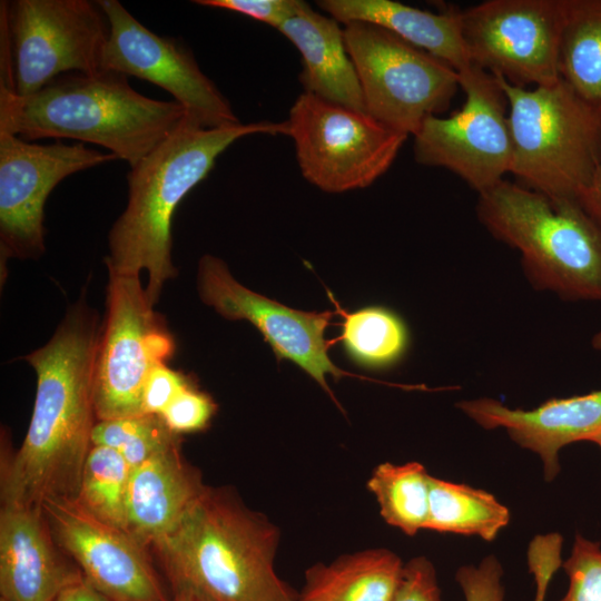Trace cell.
<instances>
[{
    "instance_id": "15",
    "label": "cell",
    "mask_w": 601,
    "mask_h": 601,
    "mask_svg": "<svg viewBox=\"0 0 601 601\" xmlns=\"http://www.w3.org/2000/svg\"><path fill=\"white\" fill-rule=\"evenodd\" d=\"M41 508L60 550L109 601H171L148 548L130 533L97 519L76 497L48 499Z\"/></svg>"
},
{
    "instance_id": "38",
    "label": "cell",
    "mask_w": 601,
    "mask_h": 601,
    "mask_svg": "<svg viewBox=\"0 0 601 601\" xmlns=\"http://www.w3.org/2000/svg\"><path fill=\"white\" fill-rule=\"evenodd\" d=\"M171 601H198V600L184 598V597H173Z\"/></svg>"
},
{
    "instance_id": "14",
    "label": "cell",
    "mask_w": 601,
    "mask_h": 601,
    "mask_svg": "<svg viewBox=\"0 0 601 601\" xmlns=\"http://www.w3.org/2000/svg\"><path fill=\"white\" fill-rule=\"evenodd\" d=\"M97 3L109 23L101 69L134 76L162 88L184 107L189 119L204 128L242 124L181 41L152 32L117 0H98Z\"/></svg>"
},
{
    "instance_id": "31",
    "label": "cell",
    "mask_w": 601,
    "mask_h": 601,
    "mask_svg": "<svg viewBox=\"0 0 601 601\" xmlns=\"http://www.w3.org/2000/svg\"><path fill=\"white\" fill-rule=\"evenodd\" d=\"M503 570L499 560L489 555L479 565H463L455 575L465 601H503Z\"/></svg>"
},
{
    "instance_id": "24",
    "label": "cell",
    "mask_w": 601,
    "mask_h": 601,
    "mask_svg": "<svg viewBox=\"0 0 601 601\" xmlns=\"http://www.w3.org/2000/svg\"><path fill=\"white\" fill-rule=\"evenodd\" d=\"M509 522V509L491 493L431 475L425 529L491 542Z\"/></svg>"
},
{
    "instance_id": "27",
    "label": "cell",
    "mask_w": 601,
    "mask_h": 601,
    "mask_svg": "<svg viewBox=\"0 0 601 601\" xmlns=\"http://www.w3.org/2000/svg\"><path fill=\"white\" fill-rule=\"evenodd\" d=\"M131 467L115 450L92 445L77 501L97 519L128 532L127 499Z\"/></svg>"
},
{
    "instance_id": "39",
    "label": "cell",
    "mask_w": 601,
    "mask_h": 601,
    "mask_svg": "<svg viewBox=\"0 0 601 601\" xmlns=\"http://www.w3.org/2000/svg\"><path fill=\"white\" fill-rule=\"evenodd\" d=\"M592 443H595L601 449V435L598 436Z\"/></svg>"
},
{
    "instance_id": "17",
    "label": "cell",
    "mask_w": 601,
    "mask_h": 601,
    "mask_svg": "<svg viewBox=\"0 0 601 601\" xmlns=\"http://www.w3.org/2000/svg\"><path fill=\"white\" fill-rule=\"evenodd\" d=\"M457 407L481 427L503 428L518 445L538 454L546 481L560 472L561 449L601 435V390L550 398L532 410L511 408L490 397L464 400Z\"/></svg>"
},
{
    "instance_id": "12",
    "label": "cell",
    "mask_w": 601,
    "mask_h": 601,
    "mask_svg": "<svg viewBox=\"0 0 601 601\" xmlns=\"http://www.w3.org/2000/svg\"><path fill=\"white\" fill-rule=\"evenodd\" d=\"M564 14L565 0H487L460 10L471 65L516 87L558 82Z\"/></svg>"
},
{
    "instance_id": "6",
    "label": "cell",
    "mask_w": 601,
    "mask_h": 601,
    "mask_svg": "<svg viewBox=\"0 0 601 601\" xmlns=\"http://www.w3.org/2000/svg\"><path fill=\"white\" fill-rule=\"evenodd\" d=\"M495 78L509 106L510 173L552 200L578 203L600 158L601 112L561 78L533 89Z\"/></svg>"
},
{
    "instance_id": "18",
    "label": "cell",
    "mask_w": 601,
    "mask_h": 601,
    "mask_svg": "<svg viewBox=\"0 0 601 601\" xmlns=\"http://www.w3.org/2000/svg\"><path fill=\"white\" fill-rule=\"evenodd\" d=\"M58 549L42 508L1 504L0 598L55 601L79 573Z\"/></svg>"
},
{
    "instance_id": "32",
    "label": "cell",
    "mask_w": 601,
    "mask_h": 601,
    "mask_svg": "<svg viewBox=\"0 0 601 601\" xmlns=\"http://www.w3.org/2000/svg\"><path fill=\"white\" fill-rule=\"evenodd\" d=\"M204 7L234 11L276 29L295 16L304 6L302 0H195Z\"/></svg>"
},
{
    "instance_id": "9",
    "label": "cell",
    "mask_w": 601,
    "mask_h": 601,
    "mask_svg": "<svg viewBox=\"0 0 601 601\" xmlns=\"http://www.w3.org/2000/svg\"><path fill=\"white\" fill-rule=\"evenodd\" d=\"M302 175L327 193L365 188L393 164L408 137L362 112L300 93L286 120Z\"/></svg>"
},
{
    "instance_id": "7",
    "label": "cell",
    "mask_w": 601,
    "mask_h": 601,
    "mask_svg": "<svg viewBox=\"0 0 601 601\" xmlns=\"http://www.w3.org/2000/svg\"><path fill=\"white\" fill-rule=\"evenodd\" d=\"M343 32L373 118L408 136L449 107L460 77L445 61L374 23L352 21Z\"/></svg>"
},
{
    "instance_id": "13",
    "label": "cell",
    "mask_w": 601,
    "mask_h": 601,
    "mask_svg": "<svg viewBox=\"0 0 601 601\" xmlns=\"http://www.w3.org/2000/svg\"><path fill=\"white\" fill-rule=\"evenodd\" d=\"M115 159L82 142L41 145L0 131L1 280L8 258L45 252L43 208L52 189L70 175Z\"/></svg>"
},
{
    "instance_id": "34",
    "label": "cell",
    "mask_w": 601,
    "mask_h": 601,
    "mask_svg": "<svg viewBox=\"0 0 601 601\" xmlns=\"http://www.w3.org/2000/svg\"><path fill=\"white\" fill-rule=\"evenodd\" d=\"M190 382L183 373L159 364L149 373L141 398L142 414L161 415L175 396Z\"/></svg>"
},
{
    "instance_id": "25",
    "label": "cell",
    "mask_w": 601,
    "mask_h": 601,
    "mask_svg": "<svg viewBox=\"0 0 601 601\" xmlns=\"http://www.w3.org/2000/svg\"><path fill=\"white\" fill-rule=\"evenodd\" d=\"M430 477L418 462H385L375 467L367 487L375 495L385 522L406 535H415L425 529Z\"/></svg>"
},
{
    "instance_id": "22",
    "label": "cell",
    "mask_w": 601,
    "mask_h": 601,
    "mask_svg": "<svg viewBox=\"0 0 601 601\" xmlns=\"http://www.w3.org/2000/svg\"><path fill=\"white\" fill-rule=\"evenodd\" d=\"M403 568L402 560L385 549L344 555L309 568L297 601H391Z\"/></svg>"
},
{
    "instance_id": "11",
    "label": "cell",
    "mask_w": 601,
    "mask_h": 601,
    "mask_svg": "<svg viewBox=\"0 0 601 601\" xmlns=\"http://www.w3.org/2000/svg\"><path fill=\"white\" fill-rule=\"evenodd\" d=\"M463 107L447 118L427 117L414 136V158L442 167L479 194L510 173L512 141L506 97L495 76L471 65L459 72Z\"/></svg>"
},
{
    "instance_id": "8",
    "label": "cell",
    "mask_w": 601,
    "mask_h": 601,
    "mask_svg": "<svg viewBox=\"0 0 601 601\" xmlns=\"http://www.w3.org/2000/svg\"><path fill=\"white\" fill-rule=\"evenodd\" d=\"M0 8L14 96H30L65 73L102 70L109 23L97 1L13 0Z\"/></svg>"
},
{
    "instance_id": "16",
    "label": "cell",
    "mask_w": 601,
    "mask_h": 601,
    "mask_svg": "<svg viewBox=\"0 0 601 601\" xmlns=\"http://www.w3.org/2000/svg\"><path fill=\"white\" fill-rule=\"evenodd\" d=\"M198 292L200 299L223 317L252 323L278 361L295 363L334 400L326 375H346L329 358L333 342L325 338L335 312H302L259 295L239 284L226 264L211 255L199 260Z\"/></svg>"
},
{
    "instance_id": "26",
    "label": "cell",
    "mask_w": 601,
    "mask_h": 601,
    "mask_svg": "<svg viewBox=\"0 0 601 601\" xmlns=\"http://www.w3.org/2000/svg\"><path fill=\"white\" fill-rule=\"evenodd\" d=\"M336 312L343 316L341 339L347 355L359 366L387 368L404 355L408 334L403 321L392 311L364 307L353 313Z\"/></svg>"
},
{
    "instance_id": "23",
    "label": "cell",
    "mask_w": 601,
    "mask_h": 601,
    "mask_svg": "<svg viewBox=\"0 0 601 601\" xmlns=\"http://www.w3.org/2000/svg\"><path fill=\"white\" fill-rule=\"evenodd\" d=\"M559 75L601 112V0H565Z\"/></svg>"
},
{
    "instance_id": "29",
    "label": "cell",
    "mask_w": 601,
    "mask_h": 601,
    "mask_svg": "<svg viewBox=\"0 0 601 601\" xmlns=\"http://www.w3.org/2000/svg\"><path fill=\"white\" fill-rule=\"evenodd\" d=\"M563 569L569 578V588L560 601H601L600 542L577 534Z\"/></svg>"
},
{
    "instance_id": "21",
    "label": "cell",
    "mask_w": 601,
    "mask_h": 601,
    "mask_svg": "<svg viewBox=\"0 0 601 601\" xmlns=\"http://www.w3.org/2000/svg\"><path fill=\"white\" fill-rule=\"evenodd\" d=\"M317 6L337 22L364 21L383 27L445 61L454 70L471 66L460 27V10L435 13L393 0H321Z\"/></svg>"
},
{
    "instance_id": "10",
    "label": "cell",
    "mask_w": 601,
    "mask_h": 601,
    "mask_svg": "<svg viewBox=\"0 0 601 601\" xmlns=\"http://www.w3.org/2000/svg\"><path fill=\"white\" fill-rule=\"evenodd\" d=\"M175 343L139 276L109 274L107 317L97 351L92 397L97 421L141 413L151 370L166 364Z\"/></svg>"
},
{
    "instance_id": "33",
    "label": "cell",
    "mask_w": 601,
    "mask_h": 601,
    "mask_svg": "<svg viewBox=\"0 0 601 601\" xmlns=\"http://www.w3.org/2000/svg\"><path fill=\"white\" fill-rule=\"evenodd\" d=\"M391 601H441L436 571L428 559L418 556L404 564Z\"/></svg>"
},
{
    "instance_id": "30",
    "label": "cell",
    "mask_w": 601,
    "mask_h": 601,
    "mask_svg": "<svg viewBox=\"0 0 601 601\" xmlns=\"http://www.w3.org/2000/svg\"><path fill=\"white\" fill-rule=\"evenodd\" d=\"M216 410L217 405L211 396L190 381L166 407L161 417L168 427L179 435L205 430Z\"/></svg>"
},
{
    "instance_id": "40",
    "label": "cell",
    "mask_w": 601,
    "mask_h": 601,
    "mask_svg": "<svg viewBox=\"0 0 601 601\" xmlns=\"http://www.w3.org/2000/svg\"><path fill=\"white\" fill-rule=\"evenodd\" d=\"M0 601H6L4 599L0 598Z\"/></svg>"
},
{
    "instance_id": "19",
    "label": "cell",
    "mask_w": 601,
    "mask_h": 601,
    "mask_svg": "<svg viewBox=\"0 0 601 601\" xmlns=\"http://www.w3.org/2000/svg\"><path fill=\"white\" fill-rule=\"evenodd\" d=\"M179 443L131 469L128 533L147 548L180 523L206 486L199 472L184 460Z\"/></svg>"
},
{
    "instance_id": "37",
    "label": "cell",
    "mask_w": 601,
    "mask_h": 601,
    "mask_svg": "<svg viewBox=\"0 0 601 601\" xmlns=\"http://www.w3.org/2000/svg\"><path fill=\"white\" fill-rule=\"evenodd\" d=\"M591 345L594 349L601 351V329L593 335Z\"/></svg>"
},
{
    "instance_id": "3",
    "label": "cell",
    "mask_w": 601,
    "mask_h": 601,
    "mask_svg": "<svg viewBox=\"0 0 601 601\" xmlns=\"http://www.w3.org/2000/svg\"><path fill=\"white\" fill-rule=\"evenodd\" d=\"M277 528L227 489L205 486L151 548L174 597L198 601H297L276 573Z\"/></svg>"
},
{
    "instance_id": "5",
    "label": "cell",
    "mask_w": 601,
    "mask_h": 601,
    "mask_svg": "<svg viewBox=\"0 0 601 601\" xmlns=\"http://www.w3.org/2000/svg\"><path fill=\"white\" fill-rule=\"evenodd\" d=\"M480 223L516 249L535 289L601 302V228L577 201L552 200L505 179L480 193Z\"/></svg>"
},
{
    "instance_id": "2",
    "label": "cell",
    "mask_w": 601,
    "mask_h": 601,
    "mask_svg": "<svg viewBox=\"0 0 601 601\" xmlns=\"http://www.w3.org/2000/svg\"><path fill=\"white\" fill-rule=\"evenodd\" d=\"M254 134L288 135L287 122L264 120L209 129L186 115L171 135L130 167L127 205L108 236L109 274L139 276L146 269V294L155 306L165 282L177 275L171 221L178 204L209 174L223 151Z\"/></svg>"
},
{
    "instance_id": "28",
    "label": "cell",
    "mask_w": 601,
    "mask_h": 601,
    "mask_svg": "<svg viewBox=\"0 0 601 601\" xmlns=\"http://www.w3.org/2000/svg\"><path fill=\"white\" fill-rule=\"evenodd\" d=\"M92 445H102L118 452L134 469L157 453L180 442L161 415L139 414L122 418L97 421L92 431Z\"/></svg>"
},
{
    "instance_id": "20",
    "label": "cell",
    "mask_w": 601,
    "mask_h": 601,
    "mask_svg": "<svg viewBox=\"0 0 601 601\" xmlns=\"http://www.w3.org/2000/svg\"><path fill=\"white\" fill-rule=\"evenodd\" d=\"M277 30L302 56L299 80L306 92L366 112L357 71L347 52L343 29L335 19L314 11L305 2Z\"/></svg>"
},
{
    "instance_id": "35",
    "label": "cell",
    "mask_w": 601,
    "mask_h": 601,
    "mask_svg": "<svg viewBox=\"0 0 601 601\" xmlns=\"http://www.w3.org/2000/svg\"><path fill=\"white\" fill-rule=\"evenodd\" d=\"M587 215L601 228V151L594 174L578 199Z\"/></svg>"
},
{
    "instance_id": "4",
    "label": "cell",
    "mask_w": 601,
    "mask_h": 601,
    "mask_svg": "<svg viewBox=\"0 0 601 601\" xmlns=\"http://www.w3.org/2000/svg\"><path fill=\"white\" fill-rule=\"evenodd\" d=\"M186 115L177 101L146 97L127 76L104 69L61 75L26 97L0 92V131L28 141L67 138L95 144L130 167L171 135Z\"/></svg>"
},
{
    "instance_id": "36",
    "label": "cell",
    "mask_w": 601,
    "mask_h": 601,
    "mask_svg": "<svg viewBox=\"0 0 601 601\" xmlns=\"http://www.w3.org/2000/svg\"><path fill=\"white\" fill-rule=\"evenodd\" d=\"M55 601H109L79 573L59 592Z\"/></svg>"
},
{
    "instance_id": "1",
    "label": "cell",
    "mask_w": 601,
    "mask_h": 601,
    "mask_svg": "<svg viewBox=\"0 0 601 601\" xmlns=\"http://www.w3.org/2000/svg\"><path fill=\"white\" fill-rule=\"evenodd\" d=\"M102 327L82 298L50 341L22 358L37 374L30 424L20 449L1 463V502L41 508L76 497L97 423L92 384Z\"/></svg>"
}]
</instances>
